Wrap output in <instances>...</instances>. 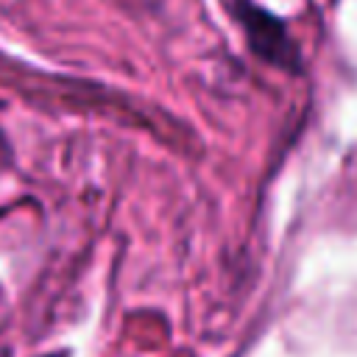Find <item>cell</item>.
<instances>
[{
    "instance_id": "cell-1",
    "label": "cell",
    "mask_w": 357,
    "mask_h": 357,
    "mask_svg": "<svg viewBox=\"0 0 357 357\" xmlns=\"http://www.w3.org/2000/svg\"><path fill=\"white\" fill-rule=\"evenodd\" d=\"M237 22L245 31V39L251 45V50L284 70H298V47L290 39L284 22L279 17H273L271 11H265L262 6L251 3V0H234V11Z\"/></svg>"
},
{
    "instance_id": "cell-2",
    "label": "cell",
    "mask_w": 357,
    "mask_h": 357,
    "mask_svg": "<svg viewBox=\"0 0 357 357\" xmlns=\"http://www.w3.org/2000/svg\"><path fill=\"white\" fill-rule=\"evenodd\" d=\"M45 357H67V354H45Z\"/></svg>"
}]
</instances>
